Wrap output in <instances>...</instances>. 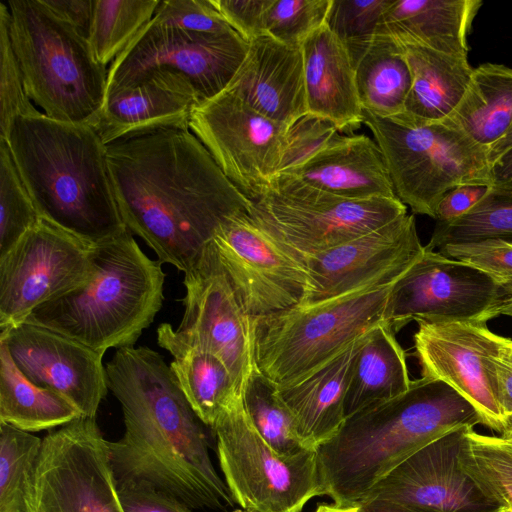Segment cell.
Returning <instances> with one entry per match:
<instances>
[{"instance_id":"1","label":"cell","mask_w":512,"mask_h":512,"mask_svg":"<svg viewBox=\"0 0 512 512\" xmlns=\"http://www.w3.org/2000/svg\"><path fill=\"white\" fill-rule=\"evenodd\" d=\"M106 153L127 230L184 273L227 219L252 206L189 128L118 140Z\"/></svg>"},{"instance_id":"2","label":"cell","mask_w":512,"mask_h":512,"mask_svg":"<svg viewBox=\"0 0 512 512\" xmlns=\"http://www.w3.org/2000/svg\"><path fill=\"white\" fill-rule=\"evenodd\" d=\"M125 431L108 441L116 484L156 489L191 509H224L234 500L209 454L205 424L162 355L146 346L117 349L106 364Z\"/></svg>"},{"instance_id":"3","label":"cell","mask_w":512,"mask_h":512,"mask_svg":"<svg viewBox=\"0 0 512 512\" xmlns=\"http://www.w3.org/2000/svg\"><path fill=\"white\" fill-rule=\"evenodd\" d=\"M0 138L42 219L88 246L128 231L114 196L106 145L92 125L39 111L15 117Z\"/></svg>"},{"instance_id":"4","label":"cell","mask_w":512,"mask_h":512,"mask_svg":"<svg viewBox=\"0 0 512 512\" xmlns=\"http://www.w3.org/2000/svg\"><path fill=\"white\" fill-rule=\"evenodd\" d=\"M483 420L445 382L421 377L388 401L345 419L337 434L316 449L325 495L338 505H360L370 489L412 454L448 434Z\"/></svg>"},{"instance_id":"5","label":"cell","mask_w":512,"mask_h":512,"mask_svg":"<svg viewBox=\"0 0 512 512\" xmlns=\"http://www.w3.org/2000/svg\"><path fill=\"white\" fill-rule=\"evenodd\" d=\"M129 231L91 246L93 273L83 284L35 308L24 322L100 353L133 347L160 311L165 272Z\"/></svg>"},{"instance_id":"6","label":"cell","mask_w":512,"mask_h":512,"mask_svg":"<svg viewBox=\"0 0 512 512\" xmlns=\"http://www.w3.org/2000/svg\"><path fill=\"white\" fill-rule=\"evenodd\" d=\"M9 34L24 88L49 118L94 127L108 70L89 41L41 0H9Z\"/></svg>"},{"instance_id":"7","label":"cell","mask_w":512,"mask_h":512,"mask_svg":"<svg viewBox=\"0 0 512 512\" xmlns=\"http://www.w3.org/2000/svg\"><path fill=\"white\" fill-rule=\"evenodd\" d=\"M389 277L344 296L254 319L256 370L277 387L291 384L385 322Z\"/></svg>"},{"instance_id":"8","label":"cell","mask_w":512,"mask_h":512,"mask_svg":"<svg viewBox=\"0 0 512 512\" xmlns=\"http://www.w3.org/2000/svg\"><path fill=\"white\" fill-rule=\"evenodd\" d=\"M396 197L413 213L436 219L442 197L461 185H491L488 151L447 119L419 123L363 111Z\"/></svg>"},{"instance_id":"9","label":"cell","mask_w":512,"mask_h":512,"mask_svg":"<svg viewBox=\"0 0 512 512\" xmlns=\"http://www.w3.org/2000/svg\"><path fill=\"white\" fill-rule=\"evenodd\" d=\"M219 465L235 503L248 512H301L325 495L316 450L285 457L257 432L236 395L211 427Z\"/></svg>"},{"instance_id":"10","label":"cell","mask_w":512,"mask_h":512,"mask_svg":"<svg viewBox=\"0 0 512 512\" xmlns=\"http://www.w3.org/2000/svg\"><path fill=\"white\" fill-rule=\"evenodd\" d=\"M249 212L306 259L406 215L407 208L398 198L347 199L277 174Z\"/></svg>"},{"instance_id":"11","label":"cell","mask_w":512,"mask_h":512,"mask_svg":"<svg viewBox=\"0 0 512 512\" xmlns=\"http://www.w3.org/2000/svg\"><path fill=\"white\" fill-rule=\"evenodd\" d=\"M25 512H124L96 418L80 416L43 438Z\"/></svg>"},{"instance_id":"12","label":"cell","mask_w":512,"mask_h":512,"mask_svg":"<svg viewBox=\"0 0 512 512\" xmlns=\"http://www.w3.org/2000/svg\"><path fill=\"white\" fill-rule=\"evenodd\" d=\"M247 51L248 42L236 31L198 34L152 18L110 64L106 96L138 84L155 71L168 70L186 76L203 102L226 89Z\"/></svg>"},{"instance_id":"13","label":"cell","mask_w":512,"mask_h":512,"mask_svg":"<svg viewBox=\"0 0 512 512\" xmlns=\"http://www.w3.org/2000/svg\"><path fill=\"white\" fill-rule=\"evenodd\" d=\"M211 246L241 304L254 318L299 306L308 288L306 261L249 211L227 219Z\"/></svg>"},{"instance_id":"14","label":"cell","mask_w":512,"mask_h":512,"mask_svg":"<svg viewBox=\"0 0 512 512\" xmlns=\"http://www.w3.org/2000/svg\"><path fill=\"white\" fill-rule=\"evenodd\" d=\"M508 297L506 288L490 275L424 246L393 284L385 322L395 333L412 320L487 323L499 316Z\"/></svg>"},{"instance_id":"15","label":"cell","mask_w":512,"mask_h":512,"mask_svg":"<svg viewBox=\"0 0 512 512\" xmlns=\"http://www.w3.org/2000/svg\"><path fill=\"white\" fill-rule=\"evenodd\" d=\"M189 129L226 177L254 201L266 192L278 172L290 128L225 89L195 107Z\"/></svg>"},{"instance_id":"16","label":"cell","mask_w":512,"mask_h":512,"mask_svg":"<svg viewBox=\"0 0 512 512\" xmlns=\"http://www.w3.org/2000/svg\"><path fill=\"white\" fill-rule=\"evenodd\" d=\"M210 242L184 273V313L178 327L168 323V330L179 342L219 358L242 393L256 371L255 318L241 304Z\"/></svg>"},{"instance_id":"17","label":"cell","mask_w":512,"mask_h":512,"mask_svg":"<svg viewBox=\"0 0 512 512\" xmlns=\"http://www.w3.org/2000/svg\"><path fill=\"white\" fill-rule=\"evenodd\" d=\"M93 269L91 246L41 218L0 257V330L83 284Z\"/></svg>"},{"instance_id":"18","label":"cell","mask_w":512,"mask_h":512,"mask_svg":"<svg viewBox=\"0 0 512 512\" xmlns=\"http://www.w3.org/2000/svg\"><path fill=\"white\" fill-rule=\"evenodd\" d=\"M414 347L422 376L451 386L477 410L483 425L500 434L507 426L498 398L492 357L506 337L480 321H419Z\"/></svg>"},{"instance_id":"19","label":"cell","mask_w":512,"mask_h":512,"mask_svg":"<svg viewBox=\"0 0 512 512\" xmlns=\"http://www.w3.org/2000/svg\"><path fill=\"white\" fill-rule=\"evenodd\" d=\"M468 427L449 432L402 461L370 489L363 502L382 500L424 512H496L501 505L461 461Z\"/></svg>"},{"instance_id":"20","label":"cell","mask_w":512,"mask_h":512,"mask_svg":"<svg viewBox=\"0 0 512 512\" xmlns=\"http://www.w3.org/2000/svg\"><path fill=\"white\" fill-rule=\"evenodd\" d=\"M415 218L401 216L342 245L305 259L308 288L299 306L323 303L374 282L401 276L422 254Z\"/></svg>"},{"instance_id":"21","label":"cell","mask_w":512,"mask_h":512,"mask_svg":"<svg viewBox=\"0 0 512 512\" xmlns=\"http://www.w3.org/2000/svg\"><path fill=\"white\" fill-rule=\"evenodd\" d=\"M0 341L29 381L59 394L81 416L96 418L109 389L103 353L27 322L2 330Z\"/></svg>"},{"instance_id":"22","label":"cell","mask_w":512,"mask_h":512,"mask_svg":"<svg viewBox=\"0 0 512 512\" xmlns=\"http://www.w3.org/2000/svg\"><path fill=\"white\" fill-rule=\"evenodd\" d=\"M201 99L191 81L168 70L105 97L94 128L105 145L165 128H189Z\"/></svg>"},{"instance_id":"23","label":"cell","mask_w":512,"mask_h":512,"mask_svg":"<svg viewBox=\"0 0 512 512\" xmlns=\"http://www.w3.org/2000/svg\"><path fill=\"white\" fill-rule=\"evenodd\" d=\"M260 114L291 128L308 114L301 46L259 36L226 87Z\"/></svg>"},{"instance_id":"24","label":"cell","mask_w":512,"mask_h":512,"mask_svg":"<svg viewBox=\"0 0 512 512\" xmlns=\"http://www.w3.org/2000/svg\"><path fill=\"white\" fill-rule=\"evenodd\" d=\"M280 174L347 199L397 198L383 154L365 134L337 133L302 165Z\"/></svg>"},{"instance_id":"25","label":"cell","mask_w":512,"mask_h":512,"mask_svg":"<svg viewBox=\"0 0 512 512\" xmlns=\"http://www.w3.org/2000/svg\"><path fill=\"white\" fill-rule=\"evenodd\" d=\"M309 115L331 122L339 133L354 134L363 124L349 52L325 24L301 44Z\"/></svg>"},{"instance_id":"26","label":"cell","mask_w":512,"mask_h":512,"mask_svg":"<svg viewBox=\"0 0 512 512\" xmlns=\"http://www.w3.org/2000/svg\"><path fill=\"white\" fill-rule=\"evenodd\" d=\"M367 334L303 378L286 386H276L278 397L291 413L297 437L305 449L316 450L343 425L352 365Z\"/></svg>"},{"instance_id":"27","label":"cell","mask_w":512,"mask_h":512,"mask_svg":"<svg viewBox=\"0 0 512 512\" xmlns=\"http://www.w3.org/2000/svg\"><path fill=\"white\" fill-rule=\"evenodd\" d=\"M481 6V0H392L375 34L467 56V35Z\"/></svg>"},{"instance_id":"28","label":"cell","mask_w":512,"mask_h":512,"mask_svg":"<svg viewBox=\"0 0 512 512\" xmlns=\"http://www.w3.org/2000/svg\"><path fill=\"white\" fill-rule=\"evenodd\" d=\"M344 42L363 111L389 119L401 115L412 85L402 45L386 34Z\"/></svg>"},{"instance_id":"29","label":"cell","mask_w":512,"mask_h":512,"mask_svg":"<svg viewBox=\"0 0 512 512\" xmlns=\"http://www.w3.org/2000/svg\"><path fill=\"white\" fill-rule=\"evenodd\" d=\"M399 43L411 70L412 85L403 113L395 118L419 123L447 119L460 103L471 81L474 68L470 66L467 56Z\"/></svg>"},{"instance_id":"30","label":"cell","mask_w":512,"mask_h":512,"mask_svg":"<svg viewBox=\"0 0 512 512\" xmlns=\"http://www.w3.org/2000/svg\"><path fill=\"white\" fill-rule=\"evenodd\" d=\"M395 334L386 322L367 334L352 365L344 401L345 419L409 389L406 355Z\"/></svg>"},{"instance_id":"31","label":"cell","mask_w":512,"mask_h":512,"mask_svg":"<svg viewBox=\"0 0 512 512\" xmlns=\"http://www.w3.org/2000/svg\"><path fill=\"white\" fill-rule=\"evenodd\" d=\"M157 341L173 356L169 366L190 406L206 426L212 427L233 398L242 394L229 370L212 353L176 340L168 323L157 328Z\"/></svg>"},{"instance_id":"32","label":"cell","mask_w":512,"mask_h":512,"mask_svg":"<svg viewBox=\"0 0 512 512\" xmlns=\"http://www.w3.org/2000/svg\"><path fill=\"white\" fill-rule=\"evenodd\" d=\"M447 120L488 151L512 124V68L492 63L474 68L464 96Z\"/></svg>"},{"instance_id":"33","label":"cell","mask_w":512,"mask_h":512,"mask_svg":"<svg viewBox=\"0 0 512 512\" xmlns=\"http://www.w3.org/2000/svg\"><path fill=\"white\" fill-rule=\"evenodd\" d=\"M80 416L59 394L29 381L0 341V423L31 433L62 427Z\"/></svg>"},{"instance_id":"34","label":"cell","mask_w":512,"mask_h":512,"mask_svg":"<svg viewBox=\"0 0 512 512\" xmlns=\"http://www.w3.org/2000/svg\"><path fill=\"white\" fill-rule=\"evenodd\" d=\"M499 239L512 244V185H490L467 213L449 223H436L429 250L446 245Z\"/></svg>"},{"instance_id":"35","label":"cell","mask_w":512,"mask_h":512,"mask_svg":"<svg viewBox=\"0 0 512 512\" xmlns=\"http://www.w3.org/2000/svg\"><path fill=\"white\" fill-rule=\"evenodd\" d=\"M159 0H94L88 41L96 60L112 63L154 17Z\"/></svg>"},{"instance_id":"36","label":"cell","mask_w":512,"mask_h":512,"mask_svg":"<svg viewBox=\"0 0 512 512\" xmlns=\"http://www.w3.org/2000/svg\"><path fill=\"white\" fill-rule=\"evenodd\" d=\"M242 400L255 429L278 454L291 457L306 450L297 437L291 413L278 397L276 385L257 370L245 384Z\"/></svg>"},{"instance_id":"37","label":"cell","mask_w":512,"mask_h":512,"mask_svg":"<svg viewBox=\"0 0 512 512\" xmlns=\"http://www.w3.org/2000/svg\"><path fill=\"white\" fill-rule=\"evenodd\" d=\"M43 438L0 423V512H25V492Z\"/></svg>"},{"instance_id":"38","label":"cell","mask_w":512,"mask_h":512,"mask_svg":"<svg viewBox=\"0 0 512 512\" xmlns=\"http://www.w3.org/2000/svg\"><path fill=\"white\" fill-rule=\"evenodd\" d=\"M40 219L8 145L0 138V257L11 250Z\"/></svg>"},{"instance_id":"39","label":"cell","mask_w":512,"mask_h":512,"mask_svg":"<svg viewBox=\"0 0 512 512\" xmlns=\"http://www.w3.org/2000/svg\"><path fill=\"white\" fill-rule=\"evenodd\" d=\"M331 0H270L263 33L282 43L301 46L326 23Z\"/></svg>"},{"instance_id":"40","label":"cell","mask_w":512,"mask_h":512,"mask_svg":"<svg viewBox=\"0 0 512 512\" xmlns=\"http://www.w3.org/2000/svg\"><path fill=\"white\" fill-rule=\"evenodd\" d=\"M7 4L0 2V136L17 116L39 112L28 98L8 25Z\"/></svg>"},{"instance_id":"41","label":"cell","mask_w":512,"mask_h":512,"mask_svg":"<svg viewBox=\"0 0 512 512\" xmlns=\"http://www.w3.org/2000/svg\"><path fill=\"white\" fill-rule=\"evenodd\" d=\"M153 19L162 25L198 34L218 35L235 31L211 0H163Z\"/></svg>"},{"instance_id":"42","label":"cell","mask_w":512,"mask_h":512,"mask_svg":"<svg viewBox=\"0 0 512 512\" xmlns=\"http://www.w3.org/2000/svg\"><path fill=\"white\" fill-rule=\"evenodd\" d=\"M446 257L459 260L490 275L512 292V244L499 239L446 245L438 250Z\"/></svg>"},{"instance_id":"43","label":"cell","mask_w":512,"mask_h":512,"mask_svg":"<svg viewBox=\"0 0 512 512\" xmlns=\"http://www.w3.org/2000/svg\"><path fill=\"white\" fill-rule=\"evenodd\" d=\"M392 0H331L326 25L341 40L374 35Z\"/></svg>"},{"instance_id":"44","label":"cell","mask_w":512,"mask_h":512,"mask_svg":"<svg viewBox=\"0 0 512 512\" xmlns=\"http://www.w3.org/2000/svg\"><path fill=\"white\" fill-rule=\"evenodd\" d=\"M337 133L336 127L327 120L309 114L301 118L289 129L288 143L277 174L302 165Z\"/></svg>"},{"instance_id":"45","label":"cell","mask_w":512,"mask_h":512,"mask_svg":"<svg viewBox=\"0 0 512 512\" xmlns=\"http://www.w3.org/2000/svg\"><path fill=\"white\" fill-rule=\"evenodd\" d=\"M225 21L246 42L263 36V20L270 0H211Z\"/></svg>"},{"instance_id":"46","label":"cell","mask_w":512,"mask_h":512,"mask_svg":"<svg viewBox=\"0 0 512 512\" xmlns=\"http://www.w3.org/2000/svg\"><path fill=\"white\" fill-rule=\"evenodd\" d=\"M124 512H193V509L156 489L116 484Z\"/></svg>"},{"instance_id":"47","label":"cell","mask_w":512,"mask_h":512,"mask_svg":"<svg viewBox=\"0 0 512 512\" xmlns=\"http://www.w3.org/2000/svg\"><path fill=\"white\" fill-rule=\"evenodd\" d=\"M489 186L461 185L448 191L440 200L437 223H449L467 213L486 194Z\"/></svg>"},{"instance_id":"48","label":"cell","mask_w":512,"mask_h":512,"mask_svg":"<svg viewBox=\"0 0 512 512\" xmlns=\"http://www.w3.org/2000/svg\"><path fill=\"white\" fill-rule=\"evenodd\" d=\"M57 17L73 26L88 39L94 0H41Z\"/></svg>"},{"instance_id":"49","label":"cell","mask_w":512,"mask_h":512,"mask_svg":"<svg viewBox=\"0 0 512 512\" xmlns=\"http://www.w3.org/2000/svg\"><path fill=\"white\" fill-rule=\"evenodd\" d=\"M499 403L506 419L512 416V340L506 338L492 357Z\"/></svg>"},{"instance_id":"50","label":"cell","mask_w":512,"mask_h":512,"mask_svg":"<svg viewBox=\"0 0 512 512\" xmlns=\"http://www.w3.org/2000/svg\"><path fill=\"white\" fill-rule=\"evenodd\" d=\"M491 185H512V148L490 166Z\"/></svg>"},{"instance_id":"51","label":"cell","mask_w":512,"mask_h":512,"mask_svg":"<svg viewBox=\"0 0 512 512\" xmlns=\"http://www.w3.org/2000/svg\"><path fill=\"white\" fill-rule=\"evenodd\" d=\"M366 512H424L404 505L382 500H368L360 504Z\"/></svg>"},{"instance_id":"52","label":"cell","mask_w":512,"mask_h":512,"mask_svg":"<svg viewBox=\"0 0 512 512\" xmlns=\"http://www.w3.org/2000/svg\"><path fill=\"white\" fill-rule=\"evenodd\" d=\"M512 148V124L507 133L488 150V160L491 164L507 150Z\"/></svg>"},{"instance_id":"53","label":"cell","mask_w":512,"mask_h":512,"mask_svg":"<svg viewBox=\"0 0 512 512\" xmlns=\"http://www.w3.org/2000/svg\"><path fill=\"white\" fill-rule=\"evenodd\" d=\"M314 512H366L361 505L320 504Z\"/></svg>"},{"instance_id":"54","label":"cell","mask_w":512,"mask_h":512,"mask_svg":"<svg viewBox=\"0 0 512 512\" xmlns=\"http://www.w3.org/2000/svg\"><path fill=\"white\" fill-rule=\"evenodd\" d=\"M498 315H505L512 318V292L498 309Z\"/></svg>"},{"instance_id":"55","label":"cell","mask_w":512,"mask_h":512,"mask_svg":"<svg viewBox=\"0 0 512 512\" xmlns=\"http://www.w3.org/2000/svg\"><path fill=\"white\" fill-rule=\"evenodd\" d=\"M500 436L510 442H512V426L507 425Z\"/></svg>"},{"instance_id":"56","label":"cell","mask_w":512,"mask_h":512,"mask_svg":"<svg viewBox=\"0 0 512 512\" xmlns=\"http://www.w3.org/2000/svg\"><path fill=\"white\" fill-rule=\"evenodd\" d=\"M496 512H512L507 506H501Z\"/></svg>"},{"instance_id":"57","label":"cell","mask_w":512,"mask_h":512,"mask_svg":"<svg viewBox=\"0 0 512 512\" xmlns=\"http://www.w3.org/2000/svg\"><path fill=\"white\" fill-rule=\"evenodd\" d=\"M507 425L512 426V416L508 417V419H507Z\"/></svg>"},{"instance_id":"58","label":"cell","mask_w":512,"mask_h":512,"mask_svg":"<svg viewBox=\"0 0 512 512\" xmlns=\"http://www.w3.org/2000/svg\"><path fill=\"white\" fill-rule=\"evenodd\" d=\"M233 512H248V511L243 510V509H237V510H235V511H233Z\"/></svg>"}]
</instances>
